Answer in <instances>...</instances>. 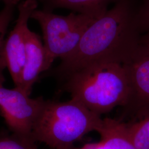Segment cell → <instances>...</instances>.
I'll return each instance as SVG.
<instances>
[{
	"mask_svg": "<svg viewBox=\"0 0 149 149\" xmlns=\"http://www.w3.org/2000/svg\"><path fill=\"white\" fill-rule=\"evenodd\" d=\"M101 116L91 112L79 102L46 101L32 128L31 137L50 149L70 148L86 134L97 131Z\"/></svg>",
	"mask_w": 149,
	"mask_h": 149,
	"instance_id": "3957f363",
	"label": "cell"
},
{
	"mask_svg": "<svg viewBox=\"0 0 149 149\" xmlns=\"http://www.w3.org/2000/svg\"><path fill=\"white\" fill-rule=\"evenodd\" d=\"M43 6V10L53 11L58 8H65L73 12L97 19L108 10L111 4L120 0H37Z\"/></svg>",
	"mask_w": 149,
	"mask_h": 149,
	"instance_id": "9c48e42d",
	"label": "cell"
},
{
	"mask_svg": "<svg viewBox=\"0 0 149 149\" xmlns=\"http://www.w3.org/2000/svg\"><path fill=\"white\" fill-rule=\"evenodd\" d=\"M26 55L20 84L18 88L30 96L32 87L39 75L51 66L47 59L46 51L40 37L29 28L25 36Z\"/></svg>",
	"mask_w": 149,
	"mask_h": 149,
	"instance_id": "ba28073f",
	"label": "cell"
},
{
	"mask_svg": "<svg viewBox=\"0 0 149 149\" xmlns=\"http://www.w3.org/2000/svg\"><path fill=\"white\" fill-rule=\"evenodd\" d=\"M129 86V96L123 118L139 119L149 114V48L141 43L129 62L123 64Z\"/></svg>",
	"mask_w": 149,
	"mask_h": 149,
	"instance_id": "8992f818",
	"label": "cell"
},
{
	"mask_svg": "<svg viewBox=\"0 0 149 149\" xmlns=\"http://www.w3.org/2000/svg\"><path fill=\"white\" fill-rule=\"evenodd\" d=\"M138 21L141 32H149V0H138Z\"/></svg>",
	"mask_w": 149,
	"mask_h": 149,
	"instance_id": "5bb4252c",
	"label": "cell"
},
{
	"mask_svg": "<svg viewBox=\"0 0 149 149\" xmlns=\"http://www.w3.org/2000/svg\"><path fill=\"white\" fill-rule=\"evenodd\" d=\"M106 149L101 141L97 143L85 144L80 149Z\"/></svg>",
	"mask_w": 149,
	"mask_h": 149,
	"instance_id": "9a60e30c",
	"label": "cell"
},
{
	"mask_svg": "<svg viewBox=\"0 0 149 149\" xmlns=\"http://www.w3.org/2000/svg\"><path fill=\"white\" fill-rule=\"evenodd\" d=\"M106 149H137L128 136L125 123L109 118L102 119L96 131Z\"/></svg>",
	"mask_w": 149,
	"mask_h": 149,
	"instance_id": "30bf717a",
	"label": "cell"
},
{
	"mask_svg": "<svg viewBox=\"0 0 149 149\" xmlns=\"http://www.w3.org/2000/svg\"><path fill=\"white\" fill-rule=\"evenodd\" d=\"M15 6L5 5L0 11V84L3 85L5 81L3 71L7 68L5 53V36L10 23L13 18Z\"/></svg>",
	"mask_w": 149,
	"mask_h": 149,
	"instance_id": "7c38bea8",
	"label": "cell"
},
{
	"mask_svg": "<svg viewBox=\"0 0 149 149\" xmlns=\"http://www.w3.org/2000/svg\"><path fill=\"white\" fill-rule=\"evenodd\" d=\"M141 43L149 48V32L145 33V34L142 36Z\"/></svg>",
	"mask_w": 149,
	"mask_h": 149,
	"instance_id": "2e32d148",
	"label": "cell"
},
{
	"mask_svg": "<svg viewBox=\"0 0 149 149\" xmlns=\"http://www.w3.org/2000/svg\"><path fill=\"white\" fill-rule=\"evenodd\" d=\"M23 0H0V1L3 2L5 5H12L17 6Z\"/></svg>",
	"mask_w": 149,
	"mask_h": 149,
	"instance_id": "e0dca14e",
	"label": "cell"
},
{
	"mask_svg": "<svg viewBox=\"0 0 149 149\" xmlns=\"http://www.w3.org/2000/svg\"><path fill=\"white\" fill-rule=\"evenodd\" d=\"M64 79V90L71 98L100 116L128 101L129 86L123 64H91Z\"/></svg>",
	"mask_w": 149,
	"mask_h": 149,
	"instance_id": "7a4b0ae2",
	"label": "cell"
},
{
	"mask_svg": "<svg viewBox=\"0 0 149 149\" xmlns=\"http://www.w3.org/2000/svg\"><path fill=\"white\" fill-rule=\"evenodd\" d=\"M74 149V146H73V147H72V148H66V149Z\"/></svg>",
	"mask_w": 149,
	"mask_h": 149,
	"instance_id": "ac0fdd59",
	"label": "cell"
},
{
	"mask_svg": "<svg viewBox=\"0 0 149 149\" xmlns=\"http://www.w3.org/2000/svg\"><path fill=\"white\" fill-rule=\"evenodd\" d=\"M0 149H38L33 139L16 134L0 132Z\"/></svg>",
	"mask_w": 149,
	"mask_h": 149,
	"instance_id": "4fadbf2b",
	"label": "cell"
},
{
	"mask_svg": "<svg viewBox=\"0 0 149 149\" xmlns=\"http://www.w3.org/2000/svg\"><path fill=\"white\" fill-rule=\"evenodd\" d=\"M31 18L41 27L44 46L51 65L55 59L63 60L74 52L87 29L96 19L75 12L68 16L58 15L43 9L33 11Z\"/></svg>",
	"mask_w": 149,
	"mask_h": 149,
	"instance_id": "277c9868",
	"label": "cell"
},
{
	"mask_svg": "<svg viewBox=\"0 0 149 149\" xmlns=\"http://www.w3.org/2000/svg\"><path fill=\"white\" fill-rule=\"evenodd\" d=\"M138 0H120L87 29L74 52L61 60L51 73L64 79L91 64H124L141 45L138 21Z\"/></svg>",
	"mask_w": 149,
	"mask_h": 149,
	"instance_id": "6da1fadb",
	"label": "cell"
},
{
	"mask_svg": "<svg viewBox=\"0 0 149 149\" xmlns=\"http://www.w3.org/2000/svg\"><path fill=\"white\" fill-rule=\"evenodd\" d=\"M37 0H23L18 5V16L16 24L6 39L5 53L7 68L10 71L15 87L20 84L26 55L25 36L28 20L38 6Z\"/></svg>",
	"mask_w": 149,
	"mask_h": 149,
	"instance_id": "52a82bcc",
	"label": "cell"
},
{
	"mask_svg": "<svg viewBox=\"0 0 149 149\" xmlns=\"http://www.w3.org/2000/svg\"><path fill=\"white\" fill-rule=\"evenodd\" d=\"M128 136L137 149H149V114L125 123Z\"/></svg>",
	"mask_w": 149,
	"mask_h": 149,
	"instance_id": "8fae6325",
	"label": "cell"
},
{
	"mask_svg": "<svg viewBox=\"0 0 149 149\" xmlns=\"http://www.w3.org/2000/svg\"><path fill=\"white\" fill-rule=\"evenodd\" d=\"M45 101L42 97L32 98L18 88L0 84V116L11 133L32 138L34 123Z\"/></svg>",
	"mask_w": 149,
	"mask_h": 149,
	"instance_id": "5b68a950",
	"label": "cell"
}]
</instances>
